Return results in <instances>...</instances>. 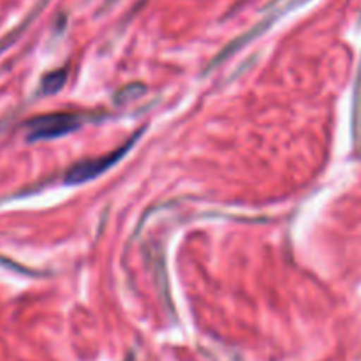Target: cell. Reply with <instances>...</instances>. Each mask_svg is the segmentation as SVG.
Wrapping results in <instances>:
<instances>
[{"instance_id": "cell-1", "label": "cell", "mask_w": 361, "mask_h": 361, "mask_svg": "<svg viewBox=\"0 0 361 361\" xmlns=\"http://www.w3.org/2000/svg\"><path fill=\"white\" fill-rule=\"evenodd\" d=\"M80 127V118L69 113H53L28 122V140H51L73 133Z\"/></svg>"}, {"instance_id": "cell-2", "label": "cell", "mask_w": 361, "mask_h": 361, "mask_svg": "<svg viewBox=\"0 0 361 361\" xmlns=\"http://www.w3.org/2000/svg\"><path fill=\"white\" fill-rule=\"evenodd\" d=\"M130 145H133V141L127 143L123 148H120V150L113 152V154L109 155H104V157H97V159H90V161L80 162V164H76L69 173H67V182L69 183L87 182V180L94 178V176L101 175V173H104L109 166L115 164L122 155H126L127 148H129Z\"/></svg>"}, {"instance_id": "cell-3", "label": "cell", "mask_w": 361, "mask_h": 361, "mask_svg": "<svg viewBox=\"0 0 361 361\" xmlns=\"http://www.w3.org/2000/svg\"><path fill=\"white\" fill-rule=\"evenodd\" d=\"M63 81H66V71H59V73L49 74V76H46L44 81H42V90H44L46 94L56 92L62 87Z\"/></svg>"}, {"instance_id": "cell-4", "label": "cell", "mask_w": 361, "mask_h": 361, "mask_svg": "<svg viewBox=\"0 0 361 361\" xmlns=\"http://www.w3.org/2000/svg\"><path fill=\"white\" fill-rule=\"evenodd\" d=\"M355 136H361V67L358 74V87H356V102H355Z\"/></svg>"}]
</instances>
